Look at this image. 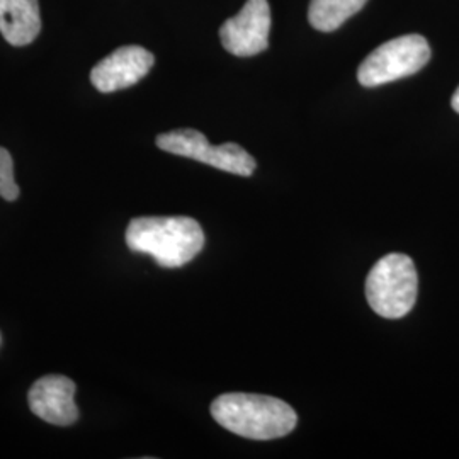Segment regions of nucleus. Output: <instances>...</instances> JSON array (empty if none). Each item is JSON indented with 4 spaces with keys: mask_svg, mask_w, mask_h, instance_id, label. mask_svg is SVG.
Here are the masks:
<instances>
[{
    "mask_svg": "<svg viewBox=\"0 0 459 459\" xmlns=\"http://www.w3.org/2000/svg\"><path fill=\"white\" fill-rule=\"evenodd\" d=\"M204 242L201 225L189 216H142L133 218L126 229L128 248L152 255L167 269L191 263Z\"/></svg>",
    "mask_w": 459,
    "mask_h": 459,
    "instance_id": "1",
    "label": "nucleus"
},
{
    "mask_svg": "<svg viewBox=\"0 0 459 459\" xmlns=\"http://www.w3.org/2000/svg\"><path fill=\"white\" fill-rule=\"evenodd\" d=\"M212 415L223 429L254 441L284 437L298 424L291 405L265 394H220L212 403Z\"/></svg>",
    "mask_w": 459,
    "mask_h": 459,
    "instance_id": "2",
    "label": "nucleus"
},
{
    "mask_svg": "<svg viewBox=\"0 0 459 459\" xmlns=\"http://www.w3.org/2000/svg\"><path fill=\"white\" fill-rule=\"evenodd\" d=\"M419 293L415 264L405 254L381 257L366 278V299L383 318H403L411 312Z\"/></svg>",
    "mask_w": 459,
    "mask_h": 459,
    "instance_id": "3",
    "label": "nucleus"
},
{
    "mask_svg": "<svg viewBox=\"0 0 459 459\" xmlns=\"http://www.w3.org/2000/svg\"><path fill=\"white\" fill-rule=\"evenodd\" d=\"M430 60V47L420 34H407L371 51L358 70L362 87H379L411 77Z\"/></svg>",
    "mask_w": 459,
    "mask_h": 459,
    "instance_id": "4",
    "label": "nucleus"
},
{
    "mask_svg": "<svg viewBox=\"0 0 459 459\" xmlns=\"http://www.w3.org/2000/svg\"><path fill=\"white\" fill-rule=\"evenodd\" d=\"M157 147L167 153L186 157L201 164L212 165L214 169L242 178H250L257 167L254 157L240 145L223 143L213 147L203 133L193 128L159 134Z\"/></svg>",
    "mask_w": 459,
    "mask_h": 459,
    "instance_id": "5",
    "label": "nucleus"
},
{
    "mask_svg": "<svg viewBox=\"0 0 459 459\" xmlns=\"http://www.w3.org/2000/svg\"><path fill=\"white\" fill-rule=\"evenodd\" d=\"M271 7L267 0H247L242 11L220 28L223 48L235 56H254L269 47Z\"/></svg>",
    "mask_w": 459,
    "mask_h": 459,
    "instance_id": "6",
    "label": "nucleus"
},
{
    "mask_svg": "<svg viewBox=\"0 0 459 459\" xmlns=\"http://www.w3.org/2000/svg\"><path fill=\"white\" fill-rule=\"evenodd\" d=\"M155 64L153 55L143 47L128 45L102 58L91 72V82L102 94L128 89L140 82Z\"/></svg>",
    "mask_w": 459,
    "mask_h": 459,
    "instance_id": "7",
    "label": "nucleus"
},
{
    "mask_svg": "<svg viewBox=\"0 0 459 459\" xmlns=\"http://www.w3.org/2000/svg\"><path fill=\"white\" fill-rule=\"evenodd\" d=\"M75 383L62 375H48L34 381L28 403L36 417L51 426L66 427L79 420V409L75 405Z\"/></svg>",
    "mask_w": 459,
    "mask_h": 459,
    "instance_id": "8",
    "label": "nucleus"
},
{
    "mask_svg": "<svg viewBox=\"0 0 459 459\" xmlns=\"http://www.w3.org/2000/svg\"><path fill=\"white\" fill-rule=\"evenodd\" d=\"M41 31L38 0H0V33L13 47L33 43Z\"/></svg>",
    "mask_w": 459,
    "mask_h": 459,
    "instance_id": "9",
    "label": "nucleus"
},
{
    "mask_svg": "<svg viewBox=\"0 0 459 459\" xmlns=\"http://www.w3.org/2000/svg\"><path fill=\"white\" fill-rule=\"evenodd\" d=\"M368 0H312L308 21L315 30L330 33L339 30L349 17L358 14Z\"/></svg>",
    "mask_w": 459,
    "mask_h": 459,
    "instance_id": "10",
    "label": "nucleus"
},
{
    "mask_svg": "<svg viewBox=\"0 0 459 459\" xmlns=\"http://www.w3.org/2000/svg\"><path fill=\"white\" fill-rule=\"evenodd\" d=\"M19 186L14 179V162L11 153L0 147V197L5 201H16L19 197Z\"/></svg>",
    "mask_w": 459,
    "mask_h": 459,
    "instance_id": "11",
    "label": "nucleus"
},
{
    "mask_svg": "<svg viewBox=\"0 0 459 459\" xmlns=\"http://www.w3.org/2000/svg\"><path fill=\"white\" fill-rule=\"evenodd\" d=\"M451 106H453V109L459 115V87L456 89V92L453 94V98H451Z\"/></svg>",
    "mask_w": 459,
    "mask_h": 459,
    "instance_id": "12",
    "label": "nucleus"
},
{
    "mask_svg": "<svg viewBox=\"0 0 459 459\" xmlns=\"http://www.w3.org/2000/svg\"><path fill=\"white\" fill-rule=\"evenodd\" d=\"M0 342H2V335H0Z\"/></svg>",
    "mask_w": 459,
    "mask_h": 459,
    "instance_id": "13",
    "label": "nucleus"
}]
</instances>
